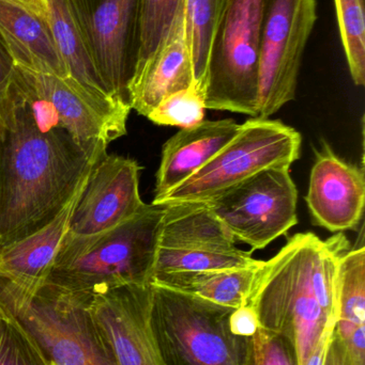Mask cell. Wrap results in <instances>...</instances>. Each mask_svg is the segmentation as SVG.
Returning <instances> with one entry per match:
<instances>
[{"label":"cell","mask_w":365,"mask_h":365,"mask_svg":"<svg viewBox=\"0 0 365 365\" xmlns=\"http://www.w3.org/2000/svg\"><path fill=\"white\" fill-rule=\"evenodd\" d=\"M334 334V332H332ZM332 334H327L324 336L316 346L311 351L308 360H306V365H325L326 354H327L328 345H329L330 339H331Z\"/></svg>","instance_id":"cell-33"},{"label":"cell","mask_w":365,"mask_h":365,"mask_svg":"<svg viewBox=\"0 0 365 365\" xmlns=\"http://www.w3.org/2000/svg\"><path fill=\"white\" fill-rule=\"evenodd\" d=\"M316 21L317 0L264 1L256 118L270 119L295 100L302 57Z\"/></svg>","instance_id":"cell-9"},{"label":"cell","mask_w":365,"mask_h":365,"mask_svg":"<svg viewBox=\"0 0 365 365\" xmlns=\"http://www.w3.org/2000/svg\"><path fill=\"white\" fill-rule=\"evenodd\" d=\"M259 262V259L252 257V252H246L236 246L229 249L159 248L154 276L248 267Z\"/></svg>","instance_id":"cell-22"},{"label":"cell","mask_w":365,"mask_h":365,"mask_svg":"<svg viewBox=\"0 0 365 365\" xmlns=\"http://www.w3.org/2000/svg\"><path fill=\"white\" fill-rule=\"evenodd\" d=\"M182 2L184 0H139L134 75L151 59L166 40Z\"/></svg>","instance_id":"cell-24"},{"label":"cell","mask_w":365,"mask_h":365,"mask_svg":"<svg viewBox=\"0 0 365 365\" xmlns=\"http://www.w3.org/2000/svg\"><path fill=\"white\" fill-rule=\"evenodd\" d=\"M205 110L203 93L192 85L163 98L147 118L158 125L189 128L204 121Z\"/></svg>","instance_id":"cell-26"},{"label":"cell","mask_w":365,"mask_h":365,"mask_svg":"<svg viewBox=\"0 0 365 365\" xmlns=\"http://www.w3.org/2000/svg\"><path fill=\"white\" fill-rule=\"evenodd\" d=\"M90 296L45 283L14 317L57 365H118L90 312Z\"/></svg>","instance_id":"cell-8"},{"label":"cell","mask_w":365,"mask_h":365,"mask_svg":"<svg viewBox=\"0 0 365 365\" xmlns=\"http://www.w3.org/2000/svg\"><path fill=\"white\" fill-rule=\"evenodd\" d=\"M334 6L339 32L351 78L356 86H364V0H334Z\"/></svg>","instance_id":"cell-25"},{"label":"cell","mask_w":365,"mask_h":365,"mask_svg":"<svg viewBox=\"0 0 365 365\" xmlns=\"http://www.w3.org/2000/svg\"><path fill=\"white\" fill-rule=\"evenodd\" d=\"M13 70H14V63L0 40V96L4 93L10 83Z\"/></svg>","instance_id":"cell-32"},{"label":"cell","mask_w":365,"mask_h":365,"mask_svg":"<svg viewBox=\"0 0 365 365\" xmlns=\"http://www.w3.org/2000/svg\"><path fill=\"white\" fill-rule=\"evenodd\" d=\"M301 143L295 128L279 120L253 118L240 124L236 136L207 164L152 204L210 201L266 169L291 168L299 160Z\"/></svg>","instance_id":"cell-5"},{"label":"cell","mask_w":365,"mask_h":365,"mask_svg":"<svg viewBox=\"0 0 365 365\" xmlns=\"http://www.w3.org/2000/svg\"><path fill=\"white\" fill-rule=\"evenodd\" d=\"M11 83L41 132L64 130L81 143L107 145L126 134L131 109L99 100L70 76L14 66Z\"/></svg>","instance_id":"cell-7"},{"label":"cell","mask_w":365,"mask_h":365,"mask_svg":"<svg viewBox=\"0 0 365 365\" xmlns=\"http://www.w3.org/2000/svg\"><path fill=\"white\" fill-rule=\"evenodd\" d=\"M139 14V0H88V29L96 71L109 96L130 109Z\"/></svg>","instance_id":"cell-13"},{"label":"cell","mask_w":365,"mask_h":365,"mask_svg":"<svg viewBox=\"0 0 365 365\" xmlns=\"http://www.w3.org/2000/svg\"><path fill=\"white\" fill-rule=\"evenodd\" d=\"M236 242L261 250L298 223V190L291 168L261 171L205 202Z\"/></svg>","instance_id":"cell-10"},{"label":"cell","mask_w":365,"mask_h":365,"mask_svg":"<svg viewBox=\"0 0 365 365\" xmlns=\"http://www.w3.org/2000/svg\"><path fill=\"white\" fill-rule=\"evenodd\" d=\"M239 128L233 119L203 121L181 128L169 138L163 145L154 200L192 177L236 136Z\"/></svg>","instance_id":"cell-17"},{"label":"cell","mask_w":365,"mask_h":365,"mask_svg":"<svg viewBox=\"0 0 365 365\" xmlns=\"http://www.w3.org/2000/svg\"><path fill=\"white\" fill-rule=\"evenodd\" d=\"M224 2L225 0H184V17L192 56L195 85L201 93L210 46Z\"/></svg>","instance_id":"cell-23"},{"label":"cell","mask_w":365,"mask_h":365,"mask_svg":"<svg viewBox=\"0 0 365 365\" xmlns=\"http://www.w3.org/2000/svg\"><path fill=\"white\" fill-rule=\"evenodd\" d=\"M88 307L118 365H167L152 317L151 284L96 292Z\"/></svg>","instance_id":"cell-11"},{"label":"cell","mask_w":365,"mask_h":365,"mask_svg":"<svg viewBox=\"0 0 365 365\" xmlns=\"http://www.w3.org/2000/svg\"><path fill=\"white\" fill-rule=\"evenodd\" d=\"M264 261L248 267L209 270L201 272H174L156 274L151 284L192 296L223 308L246 306L257 272Z\"/></svg>","instance_id":"cell-20"},{"label":"cell","mask_w":365,"mask_h":365,"mask_svg":"<svg viewBox=\"0 0 365 365\" xmlns=\"http://www.w3.org/2000/svg\"><path fill=\"white\" fill-rule=\"evenodd\" d=\"M0 319H6V321H14L16 317L11 314L10 311L4 307V304L0 302Z\"/></svg>","instance_id":"cell-34"},{"label":"cell","mask_w":365,"mask_h":365,"mask_svg":"<svg viewBox=\"0 0 365 365\" xmlns=\"http://www.w3.org/2000/svg\"><path fill=\"white\" fill-rule=\"evenodd\" d=\"M325 365H354L349 349L336 329L328 345Z\"/></svg>","instance_id":"cell-30"},{"label":"cell","mask_w":365,"mask_h":365,"mask_svg":"<svg viewBox=\"0 0 365 365\" xmlns=\"http://www.w3.org/2000/svg\"><path fill=\"white\" fill-rule=\"evenodd\" d=\"M264 1L225 0L208 56L206 109L259 115Z\"/></svg>","instance_id":"cell-4"},{"label":"cell","mask_w":365,"mask_h":365,"mask_svg":"<svg viewBox=\"0 0 365 365\" xmlns=\"http://www.w3.org/2000/svg\"><path fill=\"white\" fill-rule=\"evenodd\" d=\"M44 365H57L55 364V362L51 361V360L47 359V361L45 362Z\"/></svg>","instance_id":"cell-35"},{"label":"cell","mask_w":365,"mask_h":365,"mask_svg":"<svg viewBox=\"0 0 365 365\" xmlns=\"http://www.w3.org/2000/svg\"><path fill=\"white\" fill-rule=\"evenodd\" d=\"M349 249L342 233L327 240L299 233L257 272L246 304L259 328L291 343L298 365H306L317 343L336 329L339 259Z\"/></svg>","instance_id":"cell-2"},{"label":"cell","mask_w":365,"mask_h":365,"mask_svg":"<svg viewBox=\"0 0 365 365\" xmlns=\"http://www.w3.org/2000/svg\"><path fill=\"white\" fill-rule=\"evenodd\" d=\"M244 365H298L293 346L282 336L259 328L246 340Z\"/></svg>","instance_id":"cell-28"},{"label":"cell","mask_w":365,"mask_h":365,"mask_svg":"<svg viewBox=\"0 0 365 365\" xmlns=\"http://www.w3.org/2000/svg\"><path fill=\"white\" fill-rule=\"evenodd\" d=\"M229 328L239 338H251L259 328L256 313L252 307L246 304L233 310L229 315Z\"/></svg>","instance_id":"cell-29"},{"label":"cell","mask_w":365,"mask_h":365,"mask_svg":"<svg viewBox=\"0 0 365 365\" xmlns=\"http://www.w3.org/2000/svg\"><path fill=\"white\" fill-rule=\"evenodd\" d=\"M46 361V356L19 319H0V365H44Z\"/></svg>","instance_id":"cell-27"},{"label":"cell","mask_w":365,"mask_h":365,"mask_svg":"<svg viewBox=\"0 0 365 365\" xmlns=\"http://www.w3.org/2000/svg\"><path fill=\"white\" fill-rule=\"evenodd\" d=\"M164 206L159 248L229 249L236 240L205 202Z\"/></svg>","instance_id":"cell-19"},{"label":"cell","mask_w":365,"mask_h":365,"mask_svg":"<svg viewBox=\"0 0 365 365\" xmlns=\"http://www.w3.org/2000/svg\"><path fill=\"white\" fill-rule=\"evenodd\" d=\"M44 2L54 38L69 76L99 100L117 103L107 93L94 64L88 29V0Z\"/></svg>","instance_id":"cell-18"},{"label":"cell","mask_w":365,"mask_h":365,"mask_svg":"<svg viewBox=\"0 0 365 365\" xmlns=\"http://www.w3.org/2000/svg\"><path fill=\"white\" fill-rule=\"evenodd\" d=\"M338 323L336 330L345 343L365 319L364 245L349 249L339 259L336 274Z\"/></svg>","instance_id":"cell-21"},{"label":"cell","mask_w":365,"mask_h":365,"mask_svg":"<svg viewBox=\"0 0 365 365\" xmlns=\"http://www.w3.org/2000/svg\"><path fill=\"white\" fill-rule=\"evenodd\" d=\"M107 145L81 143L64 130L41 132L10 79L0 96V247L55 218Z\"/></svg>","instance_id":"cell-1"},{"label":"cell","mask_w":365,"mask_h":365,"mask_svg":"<svg viewBox=\"0 0 365 365\" xmlns=\"http://www.w3.org/2000/svg\"><path fill=\"white\" fill-rule=\"evenodd\" d=\"M315 154L306 197L313 221L334 233L355 230L364 217V168L339 158L327 143Z\"/></svg>","instance_id":"cell-14"},{"label":"cell","mask_w":365,"mask_h":365,"mask_svg":"<svg viewBox=\"0 0 365 365\" xmlns=\"http://www.w3.org/2000/svg\"><path fill=\"white\" fill-rule=\"evenodd\" d=\"M354 365H365V329L358 328L346 343Z\"/></svg>","instance_id":"cell-31"},{"label":"cell","mask_w":365,"mask_h":365,"mask_svg":"<svg viewBox=\"0 0 365 365\" xmlns=\"http://www.w3.org/2000/svg\"><path fill=\"white\" fill-rule=\"evenodd\" d=\"M184 4L166 40L131 81V109L144 117L163 98L195 85Z\"/></svg>","instance_id":"cell-16"},{"label":"cell","mask_w":365,"mask_h":365,"mask_svg":"<svg viewBox=\"0 0 365 365\" xmlns=\"http://www.w3.org/2000/svg\"><path fill=\"white\" fill-rule=\"evenodd\" d=\"M0 40L14 66L69 76L44 0H0Z\"/></svg>","instance_id":"cell-15"},{"label":"cell","mask_w":365,"mask_h":365,"mask_svg":"<svg viewBox=\"0 0 365 365\" xmlns=\"http://www.w3.org/2000/svg\"><path fill=\"white\" fill-rule=\"evenodd\" d=\"M152 317L167 365H244L246 340L231 331V309L151 284Z\"/></svg>","instance_id":"cell-6"},{"label":"cell","mask_w":365,"mask_h":365,"mask_svg":"<svg viewBox=\"0 0 365 365\" xmlns=\"http://www.w3.org/2000/svg\"><path fill=\"white\" fill-rule=\"evenodd\" d=\"M136 160L105 154L90 173L75 206L64 238H83L102 233L143 210Z\"/></svg>","instance_id":"cell-12"},{"label":"cell","mask_w":365,"mask_h":365,"mask_svg":"<svg viewBox=\"0 0 365 365\" xmlns=\"http://www.w3.org/2000/svg\"><path fill=\"white\" fill-rule=\"evenodd\" d=\"M164 206L145 204L113 229L64 238L46 283L91 294L121 285L151 284Z\"/></svg>","instance_id":"cell-3"}]
</instances>
